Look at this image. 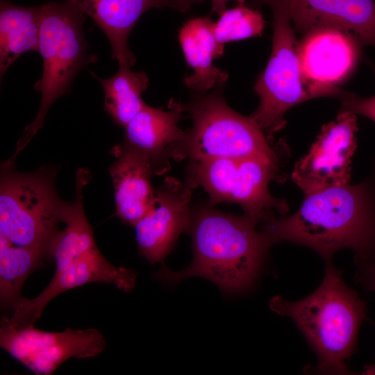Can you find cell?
I'll use <instances>...</instances> for the list:
<instances>
[{"mask_svg": "<svg viewBox=\"0 0 375 375\" xmlns=\"http://www.w3.org/2000/svg\"><path fill=\"white\" fill-rule=\"evenodd\" d=\"M273 243L287 241L311 248L324 261L349 249L355 259L375 258V176L308 196L289 216L262 224Z\"/></svg>", "mask_w": 375, "mask_h": 375, "instance_id": "1", "label": "cell"}, {"mask_svg": "<svg viewBox=\"0 0 375 375\" xmlns=\"http://www.w3.org/2000/svg\"><path fill=\"white\" fill-rule=\"evenodd\" d=\"M258 224L246 214H228L209 204L192 209L187 231L192 240V262L180 272L162 266L154 278L173 284L203 277L229 295L249 290L274 244L265 230L257 228Z\"/></svg>", "mask_w": 375, "mask_h": 375, "instance_id": "2", "label": "cell"}, {"mask_svg": "<svg viewBox=\"0 0 375 375\" xmlns=\"http://www.w3.org/2000/svg\"><path fill=\"white\" fill-rule=\"evenodd\" d=\"M320 285L297 301L281 296L269 301L271 310L290 317L317 357V372L352 374L346 361L354 353L360 326L367 316L365 301L342 278V273L326 261Z\"/></svg>", "mask_w": 375, "mask_h": 375, "instance_id": "3", "label": "cell"}, {"mask_svg": "<svg viewBox=\"0 0 375 375\" xmlns=\"http://www.w3.org/2000/svg\"><path fill=\"white\" fill-rule=\"evenodd\" d=\"M41 6V22L38 51L43 61L42 78L35 85L41 92L39 111L34 121L27 126L17 142L10 160L28 144L42 128L50 106L70 90L77 74L97 58L88 54L83 30L85 15L68 0L48 2Z\"/></svg>", "mask_w": 375, "mask_h": 375, "instance_id": "4", "label": "cell"}, {"mask_svg": "<svg viewBox=\"0 0 375 375\" xmlns=\"http://www.w3.org/2000/svg\"><path fill=\"white\" fill-rule=\"evenodd\" d=\"M55 178L48 167L22 173L13 164L1 166L0 235L15 245L38 249L46 258L67 203L58 196Z\"/></svg>", "mask_w": 375, "mask_h": 375, "instance_id": "5", "label": "cell"}, {"mask_svg": "<svg viewBox=\"0 0 375 375\" xmlns=\"http://www.w3.org/2000/svg\"><path fill=\"white\" fill-rule=\"evenodd\" d=\"M224 85H217L210 93H193L188 102L182 103L192 120L183 144V158L260 157L279 161L256 122L228 106Z\"/></svg>", "mask_w": 375, "mask_h": 375, "instance_id": "6", "label": "cell"}, {"mask_svg": "<svg viewBox=\"0 0 375 375\" xmlns=\"http://www.w3.org/2000/svg\"><path fill=\"white\" fill-rule=\"evenodd\" d=\"M188 170L187 178L205 190L211 206L238 204L258 224L288 211L287 202L269 191V183L279 176V161L260 157L205 158L190 160Z\"/></svg>", "mask_w": 375, "mask_h": 375, "instance_id": "7", "label": "cell"}, {"mask_svg": "<svg viewBox=\"0 0 375 375\" xmlns=\"http://www.w3.org/2000/svg\"><path fill=\"white\" fill-rule=\"evenodd\" d=\"M271 9L274 19L272 50L265 70L255 84L260 103L250 115L268 139L284 127L288 110L312 99L303 77L299 42L291 21L282 10Z\"/></svg>", "mask_w": 375, "mask_h": 375, "instance_id": "8", "label": "cell"}, {"mask_svg": "<svg viewBox=\"0 0 375 375\" xmlns=\"http://www.w3.org/2000/svg\"><path fill=\"white\" fill-rule=\"evenodd\" d=\"M0 346L34 374L49 375L69 358L100 354L106 342L94 328L50 332L34 325L15 327L1 322Z\"/></svg>", "mask_w": 375, "mask_h": 375, "instance_id": "9", "label": "cell"}, {"mask_svg": "<svg viewBox=\"0 0 375 375\" xmlns=\"http://www.w3.org/2000/svg\"><path fill=\"white\" fill-rule=\"evenodd\" d=\"M357 131L356 115L342 109L335 120L322 126L316 141L296 162L291 174L304 197L350 183Z\"/></svg>", "mask_w": 375, "mask_h": 375, "instance_id": "10", "label": "cell"}, {"mask_svg": "<svg viewBox=\"0 0 375 375\" xmlns=\"http://www.w3.org/2000/svg\"><path fill=\"white\" fill-rule=\"evenodd\" d=\"M359 42L351 34L333 28L305 33L299 43L303 77L312 98L338 97V85L351 73L358 56Z\"/></svg>", "mask_w": 375, "mask_h": 375, "instance_id": "11", "label": "cell"}, {"mask_svg": "<svg viewBox=\"0 0 375 375\" xmlns=\"http://www.w3.org/2000/svg\"><path fill=\"white\" fill-rule=\"evenodd\" d=\"M264 5L282 10L294 29L303 33L333 28L353 35L360 44L375 47L374 0H251L250 8Z\"/></svg>", "mask_w": 375, "mask_h": 375, "instance_id": "12", "label": "cell"}, {"mask_svg": "<svg viewBox=\"0 0 375 375\" xmlns=\"http://www.w3.org/2000/svg\"><path fill=\"white\" fill-rule=\"evenodd\" d=\"M194 188L187 178L185 182L166 178L155 191L149 212L134 226L138 251L150 263L162 261L180 234L188 231Z\"/></svg>", "mask_w": 375, "mask_h": 375, "instance_id": "13", "label": "cell"}, {"mask_svg": "<svg viewBox=\"0 0 375 375\" xmlns=\"http://www.w3.org/2000/svg\"><path fill=\"white\" fill-rule=\"evenodd\" d=\"M136 278L134 270L112 265L97 248L65 271L54 274L49 285L36 297H22L12 309L10 317H3L1 322L15 327L33 326L47 304L65 291L87 283H102L128 292L134 288Z\"/></svg>", "mask_w": 375, "mask_h": 375, "instance_id": "14", "label": "cell"}, {"mask_svg": "<svg viewBox=\"0 0 375 375\" xmlns=\"http://www.w3.org/2000/svg\"><path fill=\"white\" fill-rule=\"evenodd\" d=\"M168 108L163 110L146 104L124 127L122 144L145 158L157 174L169 169L172 159H183L187 131L178 124L185 111L182 103L173 99Z\"/></svg>", "mask_w": 375, "mask_h": 375, "instance_id": "15", "label": "cell"}, {"mask_svg": "<svg viewBox=\"0 0 375 375\" xmlns=\"http://www.w3.org/2000/svg\"><path fill=\"white\" fill-rule=\"evenodd\" d=\"M103 31L119 67H131L136 59L128 45L129 35L140 17L152 8H171L181 12L177 0H68Z\"/></svg>", "mask_w": 375, "mask_h": 375, "instance_id": "16", "label": "cell"}, {"mask_svg": "<svg viewBox=\"0 0 375 375\" xmlns=\"http://www.w3.org/2000/svg\"><path fill=\"white\" fill-rule=\"evenodd\" d=\"M115 160L109 169L115 191L116 212L124 223L135 226L152 207L155 197L150 164L123 144L114 147Z\"/></svg>", "mask_w": 375, "mask_h": 375, "instance_id": "17", "label": "cell"}, {"mask_svg": "<svg viewBox=\"0 0 375 375\" xmlns=\"http://www.w3.org/2000/svg\"><path fill=\"white\" fill-rule=\"evenodd\" d=\"M214 24L209 16L188 20L179 31L178 40L192 74L183 82L193 93H206L218 84H225L228 77L226 71L212 65L213 60L224 53V44L216 40Z\"/></svg>", "mask_w": 375, "mask_h": 375, "instance_id": "18", "label": "cell"}, {"mask_svg": "<svg viewBox=\"0 0 375 375\" xmlns=\"http://www.w3.org/2000/svg\"><path fill=\"white\" fill-rule=\"evenodd\" d=\"M40 22V6H20L1 0V77L22 53L38 51Z\"/></svg>", "mask_w": 375, "mask_h": 375, "instance_id": "19", "label": "cell"}, {"mask_svg": "<svg viewBox=\"0 0 375 375\" xmlns=\"http://www.w3.org/2000/svg\"><path fill=\"white\" fill-rule=\"evenodd\" d=\"M90 73L103 89L106 111L115 124L125 127L146 105L142 94L149 86L147 75L143 71L133 72L130 67H119L109 78Z\"/></svg>", "mask_w": 375, "mask_h": 375, "instance_id": "20", "label": "cell"}, {"mask_svg": "<svg viewBox=\"0 0 375 375\" xmlns=\"http://www.w3.org/2000/svg\"><path fill=\"white\" fill-rule=\"evenodd\" d=\"M45 254L38 249L19 246L0 235V303L12 310L29 275L42 266Z\"/></svg>", "mask_w": 375, "mask_h": 375, "instance_id": "21", "label": "cell"}, {"mask_svg": "<svg viewBox=\"0 0 375 375\" xmlns=\"http://www.w3.org/2000/svg\"><path fill=\"white\" fill-rule=\"evenodd\" d=\"M214 24V33L220 44L261 35L265 22L257 9L238 3L226 9Z\"/></svg>", "mask_w": 375, "mask_h": 375, "instance_id": "22", "label": "cell"}, {"mask_svg": "<svg viewBox=\"0 0 375 375\" xmlns=\"http://www.w3.org/2000/svg\"><path fill=\"white\" fill-rule=\"evenodd\" d=\"M338 98L341 101L340 109L363 115L375 122V95L362 97L342 90Z\"/></svg>", "mask_w": 375, "mask_h": 375, "instance_id": "23", "label": "cell"}, {"mask_svg": "<svg viewBox=\"0 0 375 375\" xmlns=\"http://www.w3.org/2000/svg\"><path fill=\"white\" fill-rule=\"evenodd\" d=\"M357 267L356 281L367 291L375 292V258L365 260L355 259Z\"/></svg>", "mask_w": 375, "mask_h": 375, "instance_id": "24", "label": "cell"}, {"mask_svg": "<svg viewBox=\"0 0 375 375\" xmlns=\"http://www.w3.org/2000/svg\"><path fill=\"white\" fill-rule=\"evenodd\" d=\"M231 0H211L212 12L221 15L226 9V5ZM238 3H245L246 0H236Z\"/></svg>", "mask_w": 375, "mask_h": 375, "instance_id": "25", "label": "cell"}, {"mask_svg": "<svg viewBox=\"0 0 375 375\" xmlns=\"http://www.w3.org/2000/svg\"><path fill=\"white\" fill-rule=\"evenodd\" d=\"M180 4L181 12H185L188 11L193 5L200 3L204 0H177Z\"/></svg>", "mask_w": 375, "mask_h": 375, "instance_id": "26", "label": "cell"}, {"mask_svg": "<svg viewBox=\"0 0 375 375\" xmlns=\"http://www.w3.org/2000/svg\"><path fill=\"white\" fill-rule=\"evenodd\" d=\"M362 374L375 375V364L365 366Z\"/></svg>", "mask_w": 375, "mask_h": 375, "instance_id": "27", "label": "cell"}]
</instances>
